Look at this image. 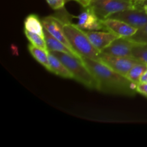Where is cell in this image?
<instances>
[{
    "instance_id": "1",
    "label": "cell",
    "mask_w": 147,
    "mask_h": 147,
    "mask_svg": "<svg viewBox=\"0 0 147 147\" xmlns=\"http://www.w3.org/2000/svg\"><path fill=\"white\" fill-rule=\"evenodd\" d=\"M81 60L96 78L99 91L129 96H134L137 93V85L102 62L86 57H81Z\"/></svg>"
},
{
    "instance_id": "2",
    "label": "cell",
    "mask_w": 147,
    "mask_h": 147,
    "mask_svg": "<svg viewBox=\"0 0 147 147\" xmlns=\"http://www.w3.org/2000/svg\"><path fill=\"white\" fill-rule=\"evenodd\" d=\"M57 16L61 19L64 32L75 51L77 52L80 57H86L93 60H98L100 52H99L89 40L85 31L69 20V14L64 10Z\"/></svg>"
},
{
    "instance_id": "3",
    "label": "cell",
    "mask_w": 147,
    "mask_h": 147,
    "mask_svg": "<svg viewBox=\"0 0 147 147\" xmlns=\"http://www.w3.org/2000/svg\"><path fill=\"white\" fill-rule=\"evenodd\" d=\"M51 54L60 59L62 63L67 67L73 74L76 80L83 84L88 88L97 90L98 83L96 78L83 63L81 59L78 58L72 55L56 51H49Z\"/></svg>"
},
{
    "instance_id": "4",
    "label": "cell",
    "mask_w": 147,
    "mask_h": 147,
    "mask_svg": "<svg viewBox=\"0 0 147 147\" xmlns=\"http://www.w3.org/2000/svg\"><path fill=\"white\" fill-rule=\"evenodd\" d=\"M136 6L133 0H91L88 7L103 20L115 13L134 8Z\"/></svg>"
},
{
    "instance_id": "5",
    "label": "cell",
    "mask_w": 147,
    "mask_h": 147,
    "mask_svg": "<svg viewBox=\"0 0 147 147\" xmlns=\"http://www.w3.org/2000/svg\"><path fill=\"white\" fill-rule=\"evenodd\" d=\"M99 61L109 66L114 71L126 76L131 68L139 61L134 57H121L100 53Z\"/></svg>"
},
{
    "instance_id": "6",
    "label": "cell",
    "mask_w": 147,
    "mask_h": 147,
    "mask_svg": "<svg viewBox=\"0 0 147 147\" xmlns=\"http://www.w3.org/2000/svg\"><path fill=\"white\" fill-rule=\"evenodd\" d=\"M109 17L121 20L137 29L147 24V13L144 7L139 6L115 13Z\"/></svg>"
},
{
    "instance_id": "7",
    "label": "cell",
    "mask_w": 147,
    "mask_h": 147,
    "mask_svg": "<svg viewBox=\"0 0 147 147\" xmlns=\"http://www.w3.org/2000/svg\"><path fill=\"white\" fill-rule=\"evenodd\" d=\"M42 22L44 28L46 30H47L53 37H55L56 39L60 40L62 43H63L65 45L67 46L72 51L79 55L77 52L75 51L74 49L72 47L71 45L69 42L68 40H67V37H66L65 34L64 32L62 20L58 16H47V17H44L42 20Z\"/></svg>"
},
{
    "instance_id": "8",
    "label": "cell",
    "mask_w": 147,
    "mask_h": 147,
    "mask_svg": "<svg viewBox=\"0 0 147 147\" xmlns=\"http://www.w3.org/2000/svg\"><path fill=\"white\" fill-rule=\"evenodd\" d=\"M84 9L78 16L77 25L84 30L96 31V30H105L107 31L100 20L96 13L90 7H83Z\"/></svg>"
},
{
    "instance_id": "9",
    "label": "cell",
    "mask_w": 147,
    "mask_h": 147,
    "mask_svg": "<svg viewBox=\"0 0 147 147\" xmlns=\"http://www.w3.org/2000/svg\"><path fill=\"white\" fill-rule=\"evenodd\" d=\"M136 43L129 37H118L101 53L121 57H132V49Z\"/></svg>"
},
{
    "instance_id": "10",
    "label": "cell",
    "mask_w": 147,
    "mask_h": 147,
    "mask_svg": "<svg viewBox=\"0 0 147 147\" xmlns=\"http://www.w3.org/2000/svg\"><path fill=\"white\" fill-rule=\"evenodd\" d=\"M84 31L91 44L100 53L103 52L106 47H109L116 39L120 37L110 31Z\"/></svg>"
},
{
    "instance_id": "11",
    "label": "cell",
    "mask_w": 147,
    "mask_h": 147,
    "mask_svg": "<svg viewBox=\"0 0 147 147\" xmlns=\"http://www.w3.org/2000/svg\"><path fill=\"white\" fill-rule=\"evenodd\" d=\"M107 31L116 34L119 37H130L136 32L138 29L132 27L121 20L113 18H106L102 20Z\"/></svg>"
},
{
    "instance_id": "12",
    "label": "cell",
    "mask_w": 147,
    "mask_h": 147,
    "mask_svg": "<svg viewBox=\"0 0 147 147\" xmlns=\"http://www.w3.org/2000/svg\"><path fill=\"white\" fill-rule=\"evenodd\" d=\"M44 38L45 40L46 45H47V47L48 51H56V52H60V53H67V54L72 55L75 56V57H78V58L81 59L79 55L77 53H74L70 49H69L67 46L65 45L63 43H62L60 40L56 39L55 37H53L47 30H46L44 28Z\"/></svg>"
},
{
    "instance_id": "13",
    "label": "cell",
    "mask_w": 147,
    "mask_h": 147,
    "mask_svg": "<svg viewBox=\"0 0 147 147\" xmlns=\"http://www.w3.org/2000/svg\"><path fill=\"white\" fill-rule=\"evenodd\" d=\"M49 64H50V72L55 73L57 76L64 78L73 79V74L67 68L65 65L54 55L49 52Z\"/></svg>"
},
{
    "instance_id": "14",
    "label": "cell",
    "mask_w": 147,
    "mask_h": 147,
    "mask_svg": "<svg viewBox=\"0 0 147 147\" xmlns=\"http://www.w3.org/2000/svg\"><path fill=\"white\" fill-rule=\"evenodd\" d=\"M24 30L31 32L36 33L44 37V27L42 20H40L37 14H29L24 20Z\"/></svg>"
},
{
    "instance_id": "15",
    "label": "cell",
    "mask_w": 147,
    "mask_h": 147,
    "mask_svg": "<svg viewBox=\"0 0 147 147\" xmlns=\"http://www.w3.org/2000/svg\"><path fill=\"white\" fill-rule=\"evenodd\" d=\"M28 50L32 57L42 65L45 69L50 71V64H49V51L37 47L33 45H28Z\"/></svg>"
},
{
    "instance_id": "16",
    "label": "cell",
    "mask_w": 147,
    "mask_h": 147,
    "mask_svg": "<svg viewBox=\"0 0 147 147\" xmlns=\"http://www.w3.org/2000/svg\"><path fill=\"white\" fill-rule=\"evenodd\" d=\"M147 69V65L142 62H139L138 63L135 64L129 70L127 74L126 75V77L135 83L136 85L139 84L140 83V79L142 75L144 74Z\"/></svg>"
},
{
    "instance_id": "17",
    "label": "cell",
    "mask_w": 147,
    "mask_h": 147,
    "mask_svg": "<svg viewBox=\"0 0 147 147\" xmlns=\"http://www.w3.org/2000/svg\"><path fill=\"white\" fill-rule=\"evenodd\" d=\"M132 57L147 65V43H136L132 49Z\"/></svg>"
},
{
    "instance_id": "18",
    "label": "cell",
    "mask_w": 147,
    "mask_h": 147,
    "mask_svg": "<svg viewBox=\"0 0 147 147\" xmlns=\"http://www.w3.org/2000/svg\"><path fill=\"white\" fill-rule=\"evenodd\" d=\"M24 34H25L27 40L30 41V42L32 45H33L36 46L37 47L43 49V50H47V45H46V42L44 37L36 34V33L31 32L27 31L26 30H24Z\"/></svg>"
},
{
    "instance_id": "19",
    "label": "cell",
    "mask_w": 147,
    "mask_h": 147,
    "mask_svg": "<svg viewBox=\"0 0 147 147\" xmlns=\"http://www.w3.org/2000/svg\"><path fill=\"white\" fill-rule=\"evenodd\" d=\"M129 38L137 43H147V24L138 29L136 32Z\"/></svg>"
},
{
    "instance_id": "20",
    "label": "cell",
    "mask_w": 147,
    "mask_h": 147,
    "mask_svg": "<svg viewBox=\"0 0 147 147\" xmlns=\"http://www.w3.org/2000/svg\"><path fill=\"white\" fill-rule=\"evenodd\" d=\"M50 7L55 10H60L64 8L65 0H46Z\"/></svg>"
},
{
    "instance_id": "21",
    "label": "cell",
    "mask_w": 147,
    "mask_h": 147,
    "mask_svg": "<svg viewBox=\"0 0 147 147\" xmlns=\"http://www.w3.org/2000/svg\"><path fill=\"white\" fill-rule=\"evenodd\" d=\"M136 92L147 98V83H139L137 84Z\"/></svg>"
},
{
    "instance_id": "22",
    "label": "cell",
    "mask_w": 147,
    "mask_h": 147,
    "mask_svg": "<svg viewBox=\"0 0 147 147\" xmlns=\"http://www.w3.org/2000/svg\"><path fill=\"white\" fill-rule=\"evenodd\" d=\"M77 1V2L79 3V4H80L83 7H88V3L87 2V1H86V0H65L66 2H67V1Z\"/></svg>"
},
{
    "instance_id": "23",
    "label": "cell",
    "mask_w": 147,
    "mask_h": 147,
    "mask_svg": "<svg viewBox=\"0 0 147 147\" xmlns=\"http://www.w3.org/2000/svg\"><path fill=\"white\" fill-rule=\"evenodd\" d=\"M140 83H147V69L141 77Z\"/></svg>"
},
{
    "instance_id": "24",
    "label": "cell",
    "mask_w": 147,
    "mask_h": 147,
    "mask_svg": "<svg viewBox=\"0 0 147 147\" xmlns=\"http://www.w3.org/2000/svg\"><path fill=\"white\" fill-rule=\"evenodd\" d=\"M146 4H147V0H144V1H142V2L140 4H139V5H136V6H139V7H143L144 6L146 5Z\"/></svg>"
},
{
    "instance_id": "25",
    "label": "cell",
    "mask_w": 147,
    "mask_h": 147,
    "mask_svg": "<svg viewBox=\"0 0 147 147\" xmlns=\"http://www.w3.org/2000/svg\"><path fill=\"white\" fill-rule=\"evenodd\" d=\"M144 0H133L134 2L136 4V5H139V4H140Z\"/></svg>"
},
{
    "instance_id": "26",
    "label": "cell",
    "mask_w": 147,
    "mask_h": 147,
    "mask_svg": "<svg viewBox=\"0 0 147 147\" xmlns=\"http://www.w3.org/2000/svg\"><path fill=\"white\" fill-rule=\"evenodd\" d=\"M144 10H145V11H146V12L147 13V4H146V5H145V6H144Z\"/></svg>"
},
{
    "instance_id": "27",
    "label": "cell",
    "mask_w": 147,
    "mask_h": 147,
    "mask_svg": "<svg viewBox=\"0 0 147 147\" xmlns=\"http://www.w3.org/2000/svg\"><path fill=\"white\" fill-rule=\"evenodd\" d=\"M86 1H87V2L88 3V4H89V2H90V1H91V0H86Z\"/></svg>"
}]
</instances>
